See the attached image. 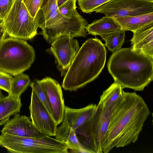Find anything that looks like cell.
<instances>
[{
    "label": "cell",
    "mask_w": 153,
    "mask_h": 153,
    "mask_svg": "<svg viewBox=\"0 0 153 153\" xmlns=\"http://www.w3.org/2000/svg\"><path fill=\"white\" fill-rule=\"evenodd\" d=\"M122 100L115 109L102 144V153L134 143L150 114L143 99L135 92L123 91Z\"/></svg>",
    "instance_id": "1"
},
{
    "label": "cell",
    "mask_w": 153,
    "mask_h": 153,
    "mask_svg": "<svg viewBox=\"0 0 153 153\" xmlns=\"http://www.w3.org/2000/svg\"><path fill=\"white\" fill-rule=\"evenodd\" d=\"M107 68L114 82L123 89L142 91L153 79V58L134 51L131 48L113 53Z\"/></svg>",
    "instance_id": "2"
},
{
    "label": "cell",
    "mask_w": 153,
    "mask_h": 153,
    "mask_svg": "<svg viewBox=\"0 0 153 153\" xmlns=\"http://www.w3.org/2000/svg\"><path fill=\"white\" fill-rule=\"evenodd\" d=\"M107 51L97 38L88 39L79 48L63 79L62 88L75 91L96 78L103 70Z\"/></svg>",
    "instance_id": "3"
},
{
    "label": "cell",
    "mask_w": 153,
    "mask_h": 153,
    "mask_svg": "<svg viewBox=\"0 0 153 153\" xmlns=\"http://www.w3.org/2000/svg\"><path fill=\"white\" fill-rule=\"evenodd\" d=\"M119 104L107 108L98 104L91 118L76 129V134L80 136L78 139L85 153H103V141L113 114Z\"/></svg>",
    "instance_id": "4"
},
{
    "label": "cell",
    "mask_w": 153,
    "mask_h": 153,
    "mask_svg": "<svg viewBox=\"0 0 153 153\" xmlns=\"http://www.w3.org/2000/svg\"><path fill=\"white\" fill-rule=\"evenodd\" d=\"M34 49L26 40L10 37L0 44V70L15 76L29 69L35 60Z\"/></svg>",
    "instance_id": "5"
},
{
    "label": "cell",
    "mask_w": 153,
    "mask_h": 153,
    "mask_svg": "<svg viewBox=\"0 0 153 153\" xmlns=\"http://www.w3.org/2000/svg\"><path fill=\"white\" fill-rule=\"evenodd\" d=\"M3 23L9 37L26 41L36 35L38 28L35 19L29 13L22 0H14Z\"/></svg>",
    "instance_id": "6"
},
{
    "label": "cell",
    "mask_w": 153,
    "mask_h": 153,
    "mask_svg": "<svg viewBox=\"0 0 153 153\" xmlns=\"http://www.w3.org/2000/svg\"><path fill=\"white\" fill-rule=\"evenodd\" d=\"M113 18L153 12V3L142 0H110L94 10Z\"/></svg>",
    "instance_id": "7"
},
{
    "label": "cell",
    "mask_w": 153,
    "mask_h": 153,
    "mask_svg": "<svg viewBox=\"0 0 153 153\" xmlns=\"http://www.w3.org/2000/svg\"><path fill=\"white\" fill-rule=\"evenodd\" d=\"M88 24L87 20L76 10L68 22L51 28L43 29L41 34L49 43L63 36H69L73 38L85 37L87 35L86 28Z\"/></svg>",
    "instance_id": "8"
},
{
    "label": "cell",
    "mask_w": 153,
    "mask_h": 153,
    "mask_svg": "<svg viewBox=\"0 0 153 153\" xmlns=\"http://www.w3.org/2000/svg\"><path fill=\"white\" fill-rule=\"evenodd\" d=\"M29 108L30 117L35 126L47 136H55L57 125L53 115L42 104L32 89Z\"/></svg>",
    "instance_id": "9"
},
{
    "label": "cell",
    "mask_w": 153,
    "mask_h": 153,
    "mask_svg": "<svg viewBox=\"0 0 153 153\" xmlns=\"http://www.w3.org/2000/svg\"><path fill=\"white\" fill-rule=\"evenodd\" d=\"M79 48L77 40L63 36L54 40L47 51L54 55L59 68L64 71L68 69Z\"/></svg>",
    "instance_id": "10"
},
{
    "label": "cell",
    "mask_w": 153,
    "mask_h": 153,
    "mask_svg": "<svg viewBox=\"0 0 153 153\" xmlns=\"http://www.w3.org/2000/svg\"><path fill=\"white\" fill-rule=\"evenodd\" d=\"M1 132V134L24 137H40L47 136L35 126L30 117L19 114L7 121Z\"/></svg>",
    "instance_id": "11"
},
{
    "label": "cell",
    "mask_w": 153,
    "mask_h": 153,
    "mask_svg": "<svg viewBox=\"0 0 153 153\" xmlns=\"http://www.w3.org/2000/svg\"><path fill=\"white\" fill-rule=\"evenodd\" d=\"M47 95L53 117L58 125L62 121L65 107L61 87L56 80L48 77L40 80Z\"/></svg>",
    "instance_id": "12"
},
{
    "label": "cell",
    "mask_w": 153,
    "mask_h": 153,
    "mask_svg": "<svg viewBox=\"0 0 153 153\" xmlns=\"http://www.w3.org/2000/svg\"><path fill=\"white\" fill-rule=\"evenodd\" d=\"M132 49L153 58V22L132 32Z\"/></svg>",
    "instance_id": "13"
},
{
    "label": "cell",
    "mask_w": 153,
    "mask_h": 153,
    "mask_svg": "<svg viewBox=\"0 0 153 153\" xmlns=\"http://www.w3.org/2000/svg\"><path fill=\"white\" fill-rule=\"evenodd\" d=\"M96 106L95 104H91L79 109L72 108L65 106L63 120L76 131L91 118Z\"/></svg>",
    "instance_id": "14"
},
{
    "label": "cell",
    "mask_w": 153,
    "mask_h": 153,
    "mask_svg": "<svg viewBox=\"0 0 153 153\" xmlns=\"http://www.w3.org/2000/svg\"><path fill=\"white\" fill-rule=\"evenodd\" d=\"M62 123L57 128L55 139L66 145L71 152L85 153L75 130L71 128L65 120H63Z\"/></svg>",
    "instance_id": "15"
},
{
    "label": "cell",
    "mask_w": 153,
    "mask_h": 153,
    "mask_svg": "<svg viewBox=\"0 0 153 153\" xmlns=\"http://www.w3.org/2000/svg\"><path fill=\"white\" fill-rule=\"evenodd\" d=\"M86 30L89 34L101 36L122 29L114 18L105 16L100 19L94 20L88 24Z\"/></svg>",
    "instance_id": "16"
},
{
    "label": "cell",
    "mask_w": 153,
    "mask_h": 153,
    "mask_svg": "<svg viewBox=\"0 0 153 153\" xmlns=\"http://www.w3.org/2000/svg\"><path fill=\"white\" fill-rule=\"evenodd\" d=\"M122 30L132 32L153 22V12L135 16L114 18Z\"/></svg>",
    "instance_id": "17"
},
{
    "label": "cell",
    "mask_w": 153,
    "mask_h": 153,
    "mask_svg": "<svg viewBox=\"0 0 153 153\" xmlns=\"http://www.w3.org/2000/svg\"><path fill=\"white\" fill-rule=\"evenodd\" d=\"M22 103L20 97H13L8 95L0 100V126L4 125L12 116L19 113Z\"/></svg>",
    "instance_id": "18"
},
{
    "label": "cell",
    "mask_w": 153,
    "mask_h": 153,
    "mask_svg": "<svg viewBox=\"0 0 153 153\" xmlns=\"http://www.w3.org/2000/svg\"><path fill=\"white\" fill-rule=\"evenodd\" d=\"M123 91L121 85L114 82L103 91L98 104L106 108L119 104L123 98Z\"/></svg>",
    "instance_id": "19"
},
{
    "label": "cell",
    "mask_w": 153,
    "mask_h": 153,
    "mask_svg": "<svg viewBox=\"0 0 153 153\" xmlns=\"http://www.w3.org/2000/svg\"><path fill=\"white\" fill-rule=\"evenodd\" d=\"M30 82V80L27 74L23 73L14 76L11 84L8 96L13 97L19 98L25 91Z\"/></svg>",
    "instance_id": "20"
},
{
    "label": "cell",
    "mask_w": 153,
    "mask_h": 153,
    "mask_svg": "<svg viewBox=\"0 0 153 153\" xmlns=\"http://www.w3.org/2000/svg\"><path fill=\"white\" fill-rule=\"evenodd\" d=\"M125 31L122 30L101 36L105 41V45L110 51L114 52L121 48L126 37Z\"/></svg>",
    "instance_id": "21"
},
{
    "label": "cell",
    "mask_w": 153,
    "mask_h": 153,
    "mask_svg": "<svg viewBox=\"0 0 153 153\" xmlns=\"http://www.w3.org/2000/svg\"><path fill=\"white\" fill-rule=\"evenodd\" d=\"M30 86L31 89L34 90L42 104L50 113L53 115L52 108L46 92L40 80H35L30 83Z\"/></svg>",
    "instance_id": "22"
},
{
    "label": "cell",
    "mask_w": 153,
    "mask_h": 153,
    "mask_svg": "<svg viewBox=\"0 0 153 153\" xmlns=\"http://www.w3.org/2000/svg\"><path fill=\"white\" fill-rule=\"evenodd\" d=\"M110 0H78L79 9L82 12L91 14L95 10Z\"/></svg>",
    "instance_id": "23"
},
{
    "label": "cell",
    "mask_w": 153,
    "mask_h": 153,
    "mask_svg": "<svg viewBox=\"0 0 153 153\" xmlns=\"http://www.w3.org/2000/svg\"><path fill=\"white\" fill-rule=\"evenodd\" d=\"M77 0H66L58 7L60 13L65 17L71 19L77 7Z\"/></svg>",
    "instance_id": "24"
},
{
    "label": "cell",
    "mask_w": 153,
    "mask_h": 153,
    "mask_svg": "<svg viewBox=\"0 0 153 153\" xmlns=\"http://www.w3.org/2000/svg\"><path fill=\"white\" fill-rule=\"evenodd\" d=\"M22 1L31 16L35 19L41 7L43 0H22Z\"/></svg>",
    "instance_id": "25"
},
{
    "label": "cell",
    "mask_w": 153,
    "mask_h": 153,
    "mask_svg": "<svg viewBox=\"0 0 153 153\" xmlns=\"http://www.w3.org/2000/svg\"><path fill=\"white\" fill-rule=\"evenodd\" d=\"M13 78L10 74L0 70V89L9 93Z\"/></svg>",
    "instance_id": "26"
},
{
    "label": "cell",
    "mask_w": 153,
    "mask_h": 153,
    "mask_svg": "<svg viewBox=\"0 0 153 153\" xmlns=\"http://www.w3.org/2000/svg\"><path fill=\"white\" fill-rule=\"evenodd\" d=\"M15 0H0V16L3 19L11 9Z\"/></svg>",
    "instance_id": "27"
},
{
    "label": "cell",
    "mask_w": 153,
    "mask_h": 153,
    "mask_svg": "<svg viewBox=\"0 0 153 153\" xmlns=\"http://www.w3.org/2000/svg\"><path fill=\"white\" fill-rule=\"evenodd\" d=\"M7 33L3 22L0 25V44L5 39Z\"/></svg>",
    "instance_id": "28"
},
{
    "label": "cell",
    "mask_w": 153,
    "mask_h": 153,
    "mask_svg": "<svg viewBox=\"0 0 153 153\" xmlns=\"http://www.w3.org/2000/svg\"><path fill=\"white\" fill-rule=\"evenodd\" d=\"M66 0H57L58 7Z\"/></svg>",
    "instance_id": "29"
},
{
    "label": "cell",
    "mask_w": 153,
    "mask_h": 153,
    "mask_svg": "<svg viewBox=\"0 0 153 153\" xmlns=\"http://www.w3.org/2000/svg\"><path fill=\"white\" fill-rule=\"evenodd\" d=\"M4 97V95L2 94L1 90L0 89V100Z\"/></svg>",
    "instance_id": "30"
},
{
    "label": "cell",
    "mask_w": 153,
    "mask_h": 153,
    "mask_svg": "<svg viewBox=\"0 0 153 153\" xmlns=\"http://www.w3.org/2000/svg\"><path fill=\"white\" fill-rule=\"evenodd\" d=\"M142 0L153 3V0Z\"/></svg>",
    "instance_id": "31"
},
{
    "label": "cell",
    "mask_w": 153,
    "mask_h": 153,
    "mask_svg": "<svg viewBox=\"0 0 153 153\" xmlns=\"http://www.w3.org/2000/svg\"><path fill=\"white\" fill-rule=\"evenodd\" d=\"M3 22V19L0 16V25Z\"/></svg>",
    "instance_id": "32"
}]
</instances>
